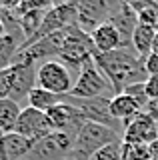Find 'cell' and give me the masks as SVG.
<instances>
[{
    "label": "cell",
    "mask_w": 158,
    "mask_h": 160,
    "mask_svg": "<svg viewBox=\"0 0 158 160\" xmlns=\"http://www.w3.org/2000/svg\"><path fill=\"white\" fill-rule=\"evenodd\" d=\"M94 62L112 84L114 94L124 92L128 86L142 84L148 78L144 58L138 56L132 46L116 48L108 54H94Z\"/></svg>",
    "instance_id": "cell-1"
},
{
    "label": "cell",
    "mask_w": 158,
    "mask_h": 160,
    "mask_svg": "<svg viewBox=\"0 0 158 160\" xmlns=\"http://www.w3.org/2000/svg\"><path fill=\"white\" fill-rule=\"evenodd\" d=\"M64 32H66V36H64V44L60 48L58 60H60L68 70H74L76 76H78L82 66H84L90 58H94V54H96L94 44H92L90 34L84 32L78 24L66 28Z\"/></svg>",
    "instance_id": "cell-2"
},
{
    "label": "cell",
    "mask_w": 158,
    "mask_h": 160,
    "mask_svg": "<svg viewBox=\"0 0 158 160\" xmlns=\"http://www.w3.org/2000/svg\"><path fill=\"white\" fill-rule=\"evenodd\" d=\"M122 140V134L118 130L106 126V124H98V122H86L80 128V132L74 138V146H72V160H90L92 154L98 152L102 146L110 142Z\"/></svg>",
    "instance_id": "cell-3"
},
{
    "label": "cell",
    "mask_w": 158,
    "mask_h": 160,
    "mask_svg": "<svg viewBox=\"0 0 158 160\" xmlns=\"http://www.w3.org/2000/svg\"><path fill=\"white\" fill-rule=\"evenodd\" d=\"M68 96L72 98H112L114 96V90L112 84L108 82V78L102 74V70L96 66L94 58H90L88 62L82 66L80 74L74 78V86L70 90Z\"/></svg>",
    "instance_id": "cell-4"
},
{
    "label": "cell",
    "mask_w": 158,
    "mask_h": 160,
    "mask_svg": "<svg viewBox=\"0 0 158 160\" xmlns=\"http://www.w3.org/2000/svg\"><path fill=\"white\" fill-rule=\"evenodd\" d=\"M36 86L48 90L56 96H66V94H70L74 86V78L70 70L58 58H54L36 66Z\"/></svg>",
    "instance_id": "cell-5"
},
{
    "label": "cell",
    "mask_w": 158,
    "mask_h": 160,
    "mask_svg": "<svg viewBox=\"0 0 158 160\" xmlns=\"http://www.w3.org/2000/svg\"><path fill=\"white\" fill-rule=\"evenodd\" d=\"M74 138L64 132H50L34 142L32 150L22 160H64L72 154Z\"/></svg>",
    "instance_id": "cell-6"
},
{
    "label": "cell",
    "mask_w": 158,
    "mask_h": 160,
    "mask_svg": "<svg viewBox=\"0 0 158 160\" xmlns=\"http://www.w3.org/2000/svg\"><path fill=\"white\" fill-rule=\"evenodd\" d=\"M78 14V26L92 34L98 26L110 20V0H74Z\"/></svg>",
    "instance_id": "cell-7"
},
{
    "label": "cell",
    "mask_w": 158,
    "mask_h": 160,
    "mask_svg": "<svg viewBox=\"0 0 158 160\" xmlns=\"http://www.w3.org/2000/svg\"><path fill=\"white\" fill-rule=\"evenodd\" d=\"M46 116H48V122H50L54 132H64L70 138H76V134L80 132V128L88 122L72 104L64 102V100L60 104H56L54 108L48 110Z\"/></svg>",
    "instance_id": "cell-8"
},
{
    "label": "cell",
    "mask_w": 158,
    "mask_h": 160,
    "mask_svg": "<svg viewBox=\"0 0 158 160\" xmlns=\"http://www.w3.org/2000/svg\"><path fill=\"white\" fill-rule=\"evenodd\" d=\"M76 22H78V14H76V6H74V4L52 6V8L46 10L40 28H38V32L34 34L30 40L48 36V34H54V32H62V30L74 26Z\"/></svg>",
    "instance_id": "cell-9"
},
{
    "label": "cell",
    "mask_w": 158,
    "mask_h": 160,
    "mask_svg": "<svg viewBox=\"0 0 158 160\" xmlns=\"http://www.w3.org/2000/svg\"><path fill=\"white\" fill-rule=\"evenodd\" d=\"M50 132H54V130L50 126V122H48L46 112H40V110H36L32 106L22 108L18 124H16V134H20V136L36 142V140L48 136Z\"/></svg>",
    "instance_id": "cell-10"
},
{
    "label": "cell",
    "mask_w": 158,
    "mask_h": 160,
    "mask_svg": "<svg viewBox=\"0 0 158 160\" xmlns=\"http://www.w3.org/2000/svg\"><path fill=\"white\" fill-rule=\"evenodd\" d=\"M158 138V122L150 114L140 112L124 126L122 142L126 144H150Z\"/></svg>",
    "instance_id": "cell-11"
},
{
    "label": "cell",
    "mask_w": 158,
    "mask_h": 160,
    "mask_svg": "<svg viewBox=\"0 0 158 160\" xmlns=\"http://www.w3.org/2000/svg\"><path fill=\"white\" fill-rule=\"evenodd\" d=\"M108 112H110V116L114 120H118L122 126H126L132 118L142 112V106L138 104V100L134 96H130L128 92H120V94H114V96L110 98Z\"/></svg>",
    "instance_id": "cell-12"
},
{
    "label": "cell",
    "mask_w": 158,
    "mask_h": 160,
    "mask_svg": "<svg viewBox=\"0 0 158 160\" xmlns=\"http://www.w3.org/2000/svg\"><path fill=\"white\" fill-rule=\"evenodd\" d=\"M34 142L20 134H4L0 136V160H22L32 150Z\"/></svg>",
    "instance_id": "cell-13"
},
{
    "label": "cell",
    "mask_w": 158,
    "mask_h": 160,
    "mask_svg": "<svg viewBox=\"0 0 158 160\" xmlns=\"http://www.w3.org/2000/svg\"><path fill=\"white\" fill-rule=\"evenodd\" d=\"M24 42H26V36L22 30H8L4 36H0V70L12 66Z\"/></svg>",
    "instance_id": "cell-14"
},
{
    "label": "cell",
    "mask_w": 158,
    "mask_h": 160,
    "mask_svg": "<svg viewBox=\"0 0 158 160\" xmlns=\"http://www.w3.org/2000/svg\"><path fill=\"white\" fill-rule=\"evenodd\" d=\"M90 38H92L96 54H108V52H112V50H116V48H122L120 32H118L110 22L98 26L94 32L90 34Z\"/></svg>",
    "instance_id": "cell-15"
},
{
    "label": "cell",
    "mask_w": 158,
    "mask_h": 160,
    "mask_svg": "<svg viewBox=\"0 0 158 160\" xmlns=\"http://www.w3.org/2000/svg\"><path fill=\"white\" fill-rule=\"evenodd\" d=\"M22 108L24 106H20L18 102H14L10 98L0 100V136L16 132V124H18Z\"/></svg>",
    "instance_id": "cell-16"
},
{
    "label": "cell",
    "mask_w": 158,
    "mask_h": 160,
    "mask_svg": "<svg viewBox=\"0 0 158 160\" xmlns=\"http://www.w3.org/2000/svg\"><path fill=\"white\" fill-rule=\"evenodd\" d=\"M158 30L154 26H148V24L138 22V26L132 34V48L138 56L146 58L148 54H152V46H154V38H156Z\"/></svg>",
    "instance_id": "cell-17"
},
{
    "label": "cell",
    "mask_w": 158,
    "mask_h": 160,
    "mask_svg": "<svg viewBox=\"0 0 158 160\" xmlns=\"http://www.w3.org/2000/svg\"><path fill=\"white\" fill-rule=\"evenodd\" d=\"M46 10H30V8H18L16 10V20L20 24V30L24 32L26 40H30L38 32Z\"/></svg>",
    "instance_id": "cell-18"
},
{
    "label": "cell",
    "mask_w": 158,
    "mask_h": 160,
    "mask_svg": "<svg viewBox=\"0 0 158 160\" xmlns=\"http://www.w3.org/2000/svg\"><path fill=\"white\" fill-rule=\"evenodd\" d=\"M136 12L138 22L154 26L158 30V2L156 0H126Z\"/></svg>",
    "instance_id": "cell-19"
},
{
    "label": "cell",
    "mask_w": 158,
    "mask_h": 160,
    "mask_svg": "<svg viewBox=\"0 0 158 160\" xmlns=\"http://www.w3.org/2000/svg\"><path fill=\"white\" fill-rule=\"evenodd\" d=\"M62 102V96H56V94L48 92L40 86H34L28 94V100H26V106H32L40 112H48L50 108H54L56 104Z\"/></svg>",
    "instance_id": "cell-20"
},
{
    "label": "cell",
    "mask_w": 158,
    "mask_h": 160,
    "mask_svg": "<svg viewBox=\"0 0 158 160\" xmlns=\"http://www.w3.org/2000/svg\"><path fill=\"white\" fill-rule=\"evenodd\" d=\"M18 84V66H8L0 70V100L2 98H12L14 90Z\"/></svg>",
    "instance_id": "cell-21"
},
{
    "label": "cell",
    "mask_w": 158,
    "mask_h": 160,
    "mask_svg": "<svg viewBox=\"0 0 158 160\" xmlns=\"http://www.w3.org/2000/svg\"><path fill=\"white\" fill-rule=\"evenodd\" d=\"M90 160H126V146L122 140L110 142L106 146H102L98 152L92 154Z\"/></svg>",
    "instance_id": "cell-22"
},
{
    "label": "cell",
    "mask_w": 158,
    "mask_h": 160,
    "mask_svg": "<svg viewBox=\"0 0 158 160\" xmlns=\"http://www.w3.org/2000/svg\"><path fill=\"white\" fill-rule=\"evenodd\" d=\"M126 160H150L146 144H126Z\"/></svg>",
    "instance_id": "cell-23"
},
{
    "label": "cell",
    "mask_w": 158,
    "mask_h": 160,
    "mask_svg": "<svg viewBox=\"0 0 158 160\" xmlns=\"http://www.w3.org/2000/svg\"><path fill=\"white\" fill-rule=\"evenodd\" d=\"M144 94L148 100H158V76H148L144 80Z\"/></svg>",
    "instance_id": "cell-24"
},
{
    "label": "cell",
    "mask_w": 158,
    "mask_h": 160,
    "mask_svg": "<svg viewBox=\"0 0 158 160\" xmlns=\"http://www.w3.org/2000/svg\"><path fill=\"white\" fill-rule=\"evenodd\" d=\"M52 0H22L20 8H30V10H48L52 8Z\"/></svg>",
    "instance_id": "cell-25"
},
{
    "label": "cell",
    "mask_w": 158,
    "mask_h": 160,
    "mask_svg": "<svg viewBox=\"0 0 158 160\" xmlns=\"http://www.w3.org/2000/svg\"><path fill=\"white\" fill-rule=\"evenodd\" d=\"M144 66L148 76H158V54H148L144 58Z\"/></svg>",
    "instance_id": "cell-26"
},
{
    "label": "cell",
    "mask_w": 158,
    "mask_h": 160,
    "mask_svg": "<svg viewBox=\"0 0 158 160\" xmlns=\"http://www.w3.org/2000/svg\"><path fill=\"white\" fill-rule=\"evenodd\" d=\"M0 4H2L4 10H10V12H16L18 8H20L22 0H0Z\"/></svg>",
    "instance_id": "cell-27"
},
{
    "label": "cell",
    "mask_w": 158,
    "mask_h": 160,
    "mask_svg": "<svg viewBox=\"0 0 158 160\" xmlns=\"http://www.w3.org/2000/svg\"><path fill=\"white\" fill-rule=\"evenodd\" d=\"M148 154H150V160H158V138L148 144Z\"/></svg>",
    "instance_id": "cell-28"
},
{
    "label": "cell",
    "mask_w": 158,
    "mask_h": 160,
    "mask_svg": "<svg viewBox=\"0 0 158 160\" xmlns=\"http://www.w3.org/2000/svg\"><path fill=\"white\" fill-rule=\"evenodd\" d=\"M6 34V24H4V20L0 18V36H4Z\"/></svg>",
    "instance_id": "cell-29"
},
{
    "label": "cell",
    "mask_w": 158,
    "mask_h": 160,
    "mask_svg": "<svg viewBox=\"0 0 158 160\" xmlns=\"http://www.w3.org/2000/svg\"><path fill=\"white\" fill-rule=\"evenodd\" d=\"M152 54H158V32H156V38H154V46H152Z\"/></svg>",
    "instance_id": "cell-30"
},
{
    "label": "cell",
    "mask_w": 158,
    "mask_h": 160,
    "mask_svg": "<svg viewBox=\"0 0 158 160\" xmlns=\"http://www.w3.org/2000/svg\"><path fill=\"white\" fill-rule=\"evenodd\" d=\"M2 10H4V8H2V4H0V16H2Z\"/></svg>",
    "instance_id": "cell-31"
},
{
    "label": "cell",
    "mask_w": 158,
    "mask_h": 160,
    "mask_svg": "<svg viewBox=\"0 0 158 160\" xmlns=\"http://www.w3.org/2000/svg\"><path fill=\"white\" fill-rule=\"evenodd\" d=\"M64 160H72V158H70V156H68V158H64Z\"/></svg>",
    "instance_id": "cell-32"
}]
</instances>
